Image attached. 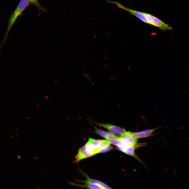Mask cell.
Wrapping results in <instances>:
<instances>
[{"instance_id": "cell-1", "label": "cell", "mask_w": 189, "mask_h": 189, "mask_svg": "<svg viewBox=\"0 0 189 189\" xmlns=\"http://www.w3.org/2000/svg\"><path fill=\"white\" fill-rule=\"evenodd\" d=\"M110 144L106 139H96L89 138L86 144L78 149L74 163H78L83 159L99 153L100 149Z\"/></svg>"}, {"instance_id": "cell-2", "label": "cell", "mask_w": 189, "mask_h": 189, "mask_svg": "<svg viewBox=\"0 0 189 189\" xmlns=\"http://www.w3.org/2000/svg\"><path fill=\"white\" fill-rule=\"evenodd\" d=\"M109 3L115 4L119 8L127 11L143 22L156 27L162 30H166L172 29V27L168 24L151 14L131 9L117 1H110Z\"/></svg>"}, {"instance_id": "cell-3", "label": "cell", "mask_w": 189, "mask_h": 189, "mask_svg": "<svg viewBox=\"0 0 189 189\" xmlns=\"http://www.w3.org/2000/svg\"><path fill=\"white\" fill-rule=\"evenodd\" d=\"M30 3L28 0H20L9 19L6 33L0 46V49L4 44L11 28L17 18L29 6Z\"/></svg>"}, {"instance_id": "cell-4", "label": "cell", "mask_w": 189, "mask_h": 189, "mask_svg": "<svg viewBox=\"0 0 189 189\" xmlns=\"http://www.w3.org/2000/svg\"><path fill=\"white\" fill-rule=\"evenodd\" d=\"M94 123L106 129L109 132L117 134L120 135L125 133L127 131L122 128L118 126L108 123H100L94 122Z\"/></svg>"}, {"instance_id": "cell-5", "label": "cell", "mask_w": 189, "mask_h": 189, "mask_svg": "<svg viewBox=\"0 0 189 189\" xmlns=\"http://www.w3.org/2000/svg\"><path fill=\"white\" fill-rule=\"evenodd\" d=\"M118 139L122 142L125 146L136 145L137 139L129 135L128 132L120 135Z\"/></svg>"}, {"instance_id": "cell-6", "label": "cell", "mask_w": 189, "mask_h": 189, "mask_svg": "<svg viewBox=\"0 0 189 189\" xmlns=\"http://www.w3.org/2000/svg\"><path fill=\"white\" fill-rule=\"evenodd\" d=\"M167 126H161L156 128L146 130L139 132H128V134L134 137L137 139L146 138L150 136L156 129L158 128L162 127H166Z\"/></svg>"}, {"instance_id": "cell-7", "label": "cell", "mask_w": 189, "mask_h": 189, "mask_svg": "<svg viewBox=\"0 0 189 189\" xmlns=\"http://www.w3.org/2000/svg\"><path fill=\"white\" fill-rule=\"evenodd\" d=\"M94 133H96L107 140L113 139H118V136L110 132H108L99 129L94 126Z\"/></svg>"}, {"instance_id": "cell-8", "label": "cell", "mask_w": 189, "mask_h": 189, "mask_svg": "<svg viewBox=\"0 0 189 189\" xmlns=\"http://www.w3.org/2000/svg\"><path fill=\"white\" fill-rule=\"evenodd\" d=\"M136 145L124 146L118 147V149L125 154L137 159L135 153V149Z\"/></svg>"}, {"instance_id": "cell-9", "label": "cell", "mask_w": 189, "mask_h": 189, "mask_svg": "<svg viewBox=\"0 0 189 189\" xmlns=\"http://www.w3.org/2000/svg\"><path fill=\"white\" fill-rule=\"evenodd\" d=\"M83 174L86 178V180L85 181H81L82 182H85L97 184L102 187L104 189L111 188L104 183L98 180L90 178L85 173H83Z\"/></svg>"}, {"instance_id": "cell-10", "label": "cell", "mask_w": 189, "mask_h": 189, "mask_svg": "<svg viewBox=\"0 0 189 189\" xmlns=\"http://www.w3.org/2000/svg\"><path fill=\"white\" fill-rule=\"evenodd\" d=\"M108 140L111 144L116 145L117 147L125 146L122 142L118 139H111Z\"/></svg>"}, {"instance_id": "cell-11", "label": "cell", "mask_w": 189, "mask_h": 189, "mask_svg": "<svg viewBox=\"0 0 189 189\" xmlns=\"http://www.w3.org/2000/svg\"><path fill=\"white\" fill-rule=\"evenodd\" d=\"M85 183L84 186L90 189H104L99 185L94 183L82 182Z\"/></svg>"}, {"instance_id": "cell-12", "label": "cell", "mask_w": 189, "mask_h": 189, "mask_svg": "<svg viewBox=\"0 0 189 189\" xmlns=\"http://www.w3.org/2000/svg\"><path fill=\"white\" fill-rule=\"evenodd\" d=\"M112 148V147L109 145L100 149L99 150V153H102L108 151Z\"/></svg>"}, {"instance_id": "cell-13", "label": "cell", "mask_w": 189, "mask_h": 189, "mask_svg": "<svg viewBox=\"0 0 189 189\" xmlns=\"http://www.w3.org/2000/svg\"><path fill=\"white\" fill-rule=\"evenodd\" d=\"M30 3L34 5L40 10H44V9L39 4L38 0H28Z\"/></svg>"}, {"instance_id": "cell-14", "label": "cell", "mask_w": 189, "mask_h": 189, "mask_svg": "<svg viewBox=\"0 0 189 189\" xmlns=\"http://www.w3.org/2000/svg\"><path fill=\"white\" fill-rule=\"evenodd\" d=\"M17 157H18V158L19 159H21V156H20V155H18Z\"/></svg>"}, {"instance_id": "cell-15", "label": "cell", "mask_w": 189, "mask_h": 189, "mask_svg": "<svg viewBox=\"0 0 189 189\" xmlns=\"http://www.w3.org/2000/svg\"><path fill=\"white\" fill-rule=\"evenodd\" d=\"M37 157H35V159H37Z\"/></svg>"}, {"instance_id": "cell-16", "label": "cell", "mask_w": 189, "mask_h": 189, "mask_svg": "<svg viewBox=\"0 0 189 189\" xmlns=\"http://www.w3.org/2000/svg\"><path fill=\"white\" fill-rule=\"evenodd\" d=\"M37 189H39V188H40V187H37Z\"/></svg>"}, {"instance_id": "cell-17", "label": "cell", "mask_w": 189, "mask_h": 189, "mask_svg": "<svg viewBox=\"0 0 189 189\" xmlns=\"http://www.w3.org/2000/svg\"><path fill=\"white\" fill-rule=\"evenodd\" d=\"M13 137V136H12L11 137V138H12V137Z\"/></svg>"}, {"instance_id": "cell-18", "label": "cell", "mask_w": 189, "mask_h": 189, "mask_svg": "<svg viewBox=\"0 0 189 189\" xmlns=\"http://www.w3.org/2000/svg\"><path fill=\"white\" fill-rule=\"evenodd\" d=\"M18 136V135H16L15 136V137H17Z\"/></svg>"}, {"instance_id": "cell-19", "label": "cell", "mask_w": 189, "mask_h": 189, "mask_svg": "<svg viewBox=\"0 0 189 189\" xmlns=\"http://www.w3.org/2000/svg\"><path fill=\"white\" fill-rule=\"evenodd\" d=\"M46 174V173H45L44 174Z\"/></svg>"}, {"instance_id": "cell-20", "label": "cell", "mask_w": 189, "mask_h": 189, "mask_svg": "<svg viewBox=\"0 0 189 189\" xmlns=\"http://www.w3.org/2000/svg\"><path fill=\"white\" fill-rule=\"evenodd\" d=\"M39 142V141H38V142H37V143H38Z\"/></svg>"}]
</instances>
